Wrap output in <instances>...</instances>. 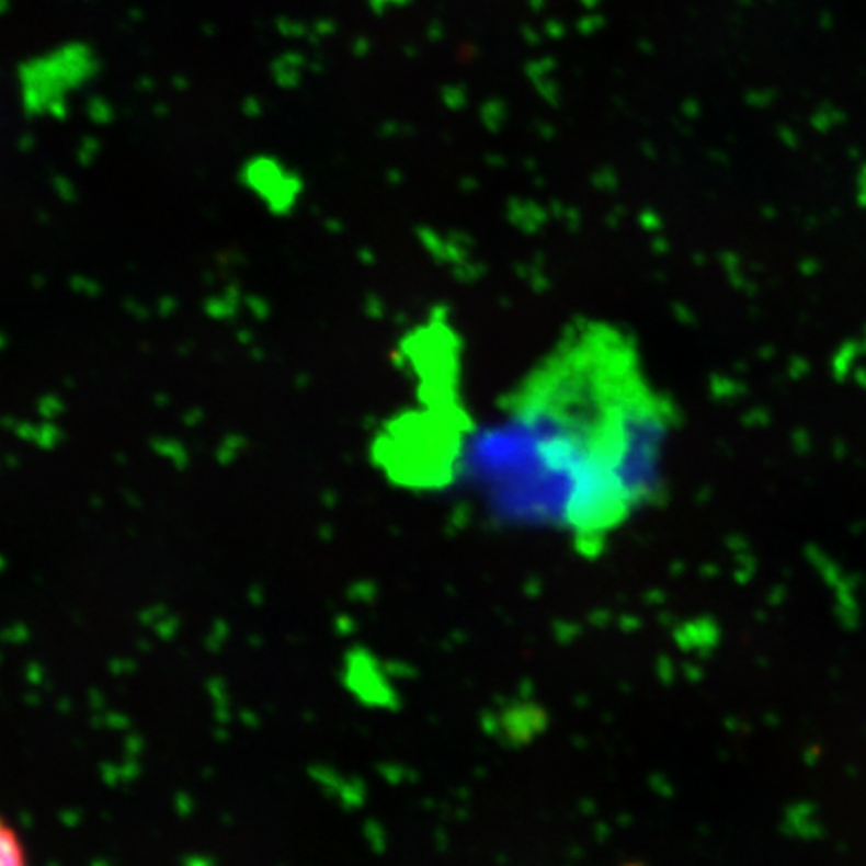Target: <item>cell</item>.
Returning <instances> with one entry per match:
<instances>
[{
	"label": "cell",
	"mask_w": 866,
	"mask_h": 866,
	"mask_svg": "<svg viewBox=\"0 0 866 866\" xmlns=\"http://www.w3.org/2000/svg\"><path fill=\"white\" fill-rule=\"evenodd\" d=\"M287 176L289 175L273 159H258L249 167L247 183L259 193L261 200L277 207L280 203L287 205L292 201V181Z\"/></svg>",
	"instance_id": "2"
},
{
	"label": "cell",
	"mask_w": 866,
	"mask_h": 866,
	"mask_svg": "<svg viewBox=\"0 0 866 866\" xmlns=\"http://www.w3.org/2000/svg\"><path fill=\"white\" fill-rule=\"evenodd\" d=\"M674 420L636 343L588 321L539 357L492 422L464 432L447 468L493 514L596 556L658 498Z\"/></svg>",
	"instance_id": "1"
},
{
	"label": "cell",
	"mask_w": 866,
	"mask_h": 866,
	"mask_svg": "<svg viewBox=\"0 0 866 866\" xmlns=\"http://www.w3.org/2000/svg\"><path fill=\"white\" fill-rule=\"evenodd\" d=\"M23 863V846L19 839L0 820V866H14Z\"/></svg>",
	"instance_id": "3"
}]
</instances>
